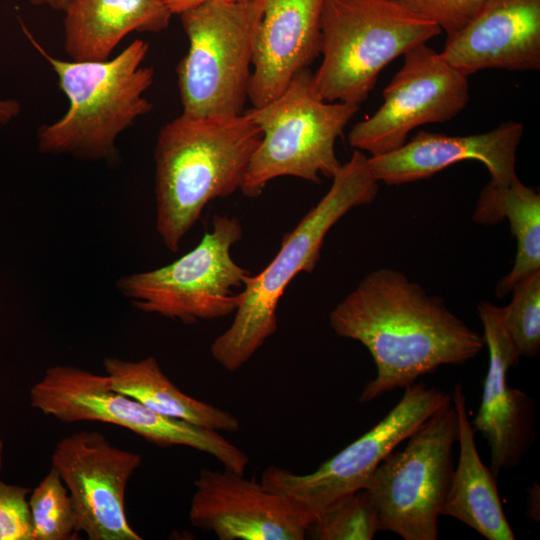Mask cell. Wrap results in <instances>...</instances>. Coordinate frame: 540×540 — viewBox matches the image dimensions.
<instances>
[{
	"mask_svg": "<svg viewBox=\"0 0 540 540\" xmlns=\"http://www.w3.org/2000/svg\"><path fill=\"white\" fill-rule=\"evenodd\" d=\"M64 49L74 61L109 59L131 32H160L172 13L164 0H68Z\"/></svg>",
	"mask_w": 540,
	"mask_h": 540,
	"instance_id": "obj_19",
	"label": "cell"
},
{
	"mask_svg": "<svg viewBox=\"0 0 540 540\" xmlns=\"http://www.w3.org/2000/svg\"><path fill=\"white\" fill-rule=\"evenodd\" d=\"M358 105L326 102L312 87L309 69L298 72L272 101L244 113L260 128L262 139L245 175L242 193L261 195L275 178L297 177L320 183L333 178L341 167L335 143Z\"/></svg>",
	"mask_w": 540,
	"mask_h": 540,
	"instance_id": "obj_6",
	"label": "cell"
},
{
	"mask_svg": "<svg viewBox=\"0 0 540 540\" xmlns=\"http://www.w3.org/2000/svg\"><path fill=\"white\" fill-rule=\"evenodd\" d=\"M523 131L516 121L467 136L420 131L394 151L368 156V163L378 182L401 185L429 178L457 162L476 160L487 168L490 182L503 187L518 177L516 153Z\"/></svg>",
	"mask_w": 540,
	"mask_h": 540,
	"instance_id": "obj_17",
	"label": "cell"
},
{
	"mask_svg": "<svg viewBox=\"0 0 540 540\" xmlns=\"http://www.w3.org/2000/svg\"><path fill=\"white\" fill-rule=\"evenodd\" d=\"M439 33L399 0H325L313 90L326 102L360 106L389 63Z\"/></svg>",
	"mask_w": 540,
	"mask_h": 540,
	"instance_id": "obj_5",
	"label": "cell"
},
{
	"mask_svg": "<svg viewBox=\"0 0 540 540\" xmlns=\"http://www.w3.org/2000/svg\"><path fill=\"white\" fill-rule=\"evenodd\" d=\"M3 453H4V444L2 440L0 439V472L3 467Z\"/></svg>",
	"mask_w": 540,
	"mask_h": 540,
	"instance_id": "obj_32",
	"label": "cell"
},
{
	"mask_svg": "<svg viewBox=\"0 0 540 540\" xmlns=\"http://www.w3.org/2000/svg\"><path fill=\"white\" fill-rule=\"evenodd\" d=\"M248 99L253 107L279 96L294 76L320 55V18L325 0H253Z\"/></svg>",
	"mask_w": 540,
	"mask_h": 540,
	"instance_id": "obj_16",
	"label": "cell"
},
{
	"mask_svg": "<svg viewBox=\"0 0 540 540\" xmlns=\"http://www.w3.org/2000/svg\"><path fill=\"white\" fill-rule=\"evenodd\" d=\"M164 1L172 14L179 15L188 9H191L193 7L204 4L206 2L215 1V0H164ZM225 1H240V0H225Z\"/></svg>",
	"mask_w": 540,
	"mask_h": 540,
	"instance_id": "obj_28",
	"label": "cell"
},
{
	"mask_svg": "<svg viewBox=\"0 0 540 540\" xmlns=\"http://www.w3.org/2000/svg\"><path fill=\"white\" fill-rule=\"evenodd\" d=\"M332 330L360 342L371 354L376 376L359 402L406 388L442 365L476 357L483 335L448 309L439 296L392 268L368 273L329 314Z\"/></svg>",
	"mask_w": 540,
	"mask_h": 540,
	"instance_id": "obj_1",
	"label": "cell"
},
{
	"mask_svg": "<svg viewBox=\"0 0 540 540\" xmlns=\"http://www.w3.org/2000/svg\"><path fill=\"white\" fill-rule=\"evenodd\" d=\"M243 234L236 217L214 215L212 229L179 259L121 277L117 288L138 310L192 325L234 314L251 276L232 257Z\"/></svg>",
	"mask_w": 540,
	"mask_h": 540,
	"instance_id": "obj_7",
	"label": "cell"
},
{
	"mask_svg": "<svg viewBox=\"0 0 540 540\" xmlns=\"http://www.w3.org/2000/svg\"><path fill=\"white\" fill-rule=\"evenodd\" d=\"M458 418L452 402L432 414L376 467L364 490L380 531L404 540H436L454 472Z\"/></svg>",
	"mask_w": 540,
	"mask_h": 540,
	"instance_id": "obj_9",
	"label": "cell"
},
{
	"mask_svg": "<svg viewBox=\"0 0 540 540\" xmlns=\"http://www.w3.org/2000/svg\"><path fill=\"white\" fill-rule=\"evenodd\" d=\"M31 405L64 423L100 421L121 426L160 446H187L244 475L249 457L219 431L163 416L111 388L106 375L58 365L49 367L30 390Z\"/></svg>",
	"mask_w": 540,
	"mask_h": 540,
	"instance_id": "obj_10",
	"label": "cell"
},
{
	"mask_svg": "<svg viewBox=\"0 0 540 540\" xmlns=\"http://www.w3.org/2000/svg\"><path fill=\"white\" fill-rule=\"evenodd\" d=\"M189 46L176 72L182 113H244L252 67L253 0H215L179 14Z\"/></svg>",
	"mask_w": 540,
	"mask_h": 540,
	"instance_id": "obj_8",
	"label": "cell"
},
{
	"mask_svg": "<svg viewBox=\"0 0 540 540\" xmlns=\"http://www.w3.org/2000/svg\"><path fill=\"white\" fill-rule=\"evenodd\" d=\"M332 179L328 192L284 235L274 258L249 277L232 323L212 342L211 355L225 370L241 368L275 334L277 308L287 286L299 273L313 272L330 229L378 193L379 182L360 150L354 149Z\"/></svg>",
	"mask_w": 540,
	"mask_h": 540,
	"instance_id": "obj_3",
	"label": "cell"
},
{
	"mask_svg": "<svg viewBox=\"0 0 540 540\" xmlns=\"http://www.w3.org/2000/svg\"><path fill=\"white\" fill-rule=\"evenodd\" d=\"M434 22L447 37L473 19L491 0H399Z\"/></svg>",
	"mask_w": 540,
	"mask_h": 540,
	"instance_id": "obj_27",
	"label": "cell"
},
{
	"mask_svg": "<svg viewBox=\"0 0 540 540\" xmlns=\"http://www.w3.org/2000/svg\"><path fill=\"white\" fill-rule=\"evenodd\" d=\"M35 6H48L56 11H63L68 0H28Z\"/></svg>",
	"mask_w": 540,
	"mask_h": 540,
	"instance_id": "obj_31",
	"label": "cell"
},
{
	"mask_svg": "<svg viewBox=\"0 0 540 540\" xmlns=\"http://www.w3.org/2000/svg\"><path fill=\"white\" fill-rule=\"evenodd\" d=\"M526 514L530 519L539 520V485L533 483L528 490Z\"/></svg>",
	"mask_w": 540,
	"mask_h": 540,
	"instance_id": "obj_30",
	"label": "cell"
},
{
	"mask_svg": "<svg viewBox=\"0 0 540 540\" xmlns=\"http://www.w3.org/2000/svg\"><path fill=\"white\" fill-rule=\"evenodd\" d=\"M477 313L489 364L481 403L470 423L485 438L491 456L490 470L497 477L502 470L516 467L529 450L534 438V409L525 392L508 386L507 373L521 356L506 330L503 307L484 301L478 305Z\"/></svg>",
	"mask_w": 540,
	"mask_h": 540,
	"instance_id": "obj_15",
	"label": "cell"
},
{
	"mask_svg": "<svg viewBox=\"0 0 540 540\" xmlns=\"http://www.w3.org/2000/svg\"><path fill=\"white\" fill-rule=\"evenodd\" d=\"M73 500L80 532L90 540H142L125 510L126 486L142 456L81 430L62 438L51 456Z\"/></svg>",
	"mask_w": 540,
	"mask_h": 540,
	"instance_id": "obj_13",
	"label": "cell"
},
{
	"mask_svg": "<svg viewBox=\"0 0 540 540\" xmlns=\"http://www.w3.org/2000/svg\"><path fill=\"white\" fill-rule=\"evenodd\" d=\"M378 531L376 509L363 489L317 516L307 536L318 540H371Z\"/></svg>",
	"mask_w": 540,
	"mask_h": 540,
	"instance_id": "obj_24",
	"label": "cell"
},
{
	"mask_svg": "<svg viewBox=\"0 0 540 540\" xmlns=\"http://www.w3.org/2000/svg\"><path fill=\"white\" fill-rule=\"evenodd\" d=\"M194 485L190 522L220 540H303L315 520L290 498L227 469H204Z\"/></svg>",
	"mask_w": 540,
	"mask_h": 540,
	"instance_id": "obj_14",
	"label": "cell"
},
{
	"mask_svg": "<svg viewBox=\"0 0 540 540\" xmlns=\"http://www.w3.org/2000/svg\"><path fill=\"white\" fill-rule=\"evenodd\" d=\"M261 139L245 113H182L160 129L154 149L156 230L166 248L178 251L209 202L241 190Z\"/></svg>",
	"mask_w": 540,
	"mask_h": 540,
	"instance_id": "obj_2",
	"label": "cell"
},
{
	"mask_svg": "<svg viewBox=\"0 0 540 540\" xmlns=\"http://www.w3.org/2000/svg\"><path fill=\"white\" fill-rule=\"evenodd\" d=\"M403 57L401 69L383 91V104L349 132L350 146L370 156L400 148L412 130L454 118L469 101L468 77L426 43Z\"/></svg>",
	"mask_w": 540,
	"mask_h": 540,
	"instance_id": "obj_12",
	"label": "cell"
},
{
	"mask_svg": "<svg viewBox=\"0 0 540 540\" xmlns=\"http://www.w3.org/2000/svg\"><path fill=\"white\" fill-rule=\"evenodd\" d=\"M503 219L509 222L517 251L512 269L496 286L495 295L499 298L540 272V195L518 177L503 187L489 182L480 192L473 220L494 224Z\"/></svg>",
	"mask_w": 540,
	"mask_h": 540,
	"instance_id": "obj_22",
	"label": "cell"
},
{
	"mask_svg": "<svg viewBox=\"0 0 540 540\" xmlns=\"http://www.w3.org/2000/svg\"><path fill=\"white\" fill-rule=\"evenodd\" d=\"M25 33L57 74L59 88L69 101L58 121L39 128V151L114 161L118 136L153 108L144 97L154 80V69L143 65L149 44L135 39L112 59L66 61L49 55Z\"/></svg>",
	"mask_w": 540,
	"mask_h": 540,
	"instance_id": "obj_4",
	"label": "cell"
},
{
	"mask_svg": "<svg viewBox=\"0 0 540 540\" xmlns=\"http://www.w3.org/2000/svg\"><path fill=\"white\" fill-rule=\"evenodd\" d=\"M441 57L469 76L484 69L540 68V0H491L447 37Z\"/></svg>",
	"mask_w": 540,
	"mask_h": 540,
	"instance_id": "obj_18",
	"label": "cell"
},
{
	"mask_svg": "<svg viewBox=\"0 0 540 540\" xmlns=\"http://www.w3.org/2000/svg\"><path fill=\"white\" fill-rule=\"evenodd\" d=\"M104 370L112 389L158 414L219 432L235 433L240 429V422L233 414L177 388L152 356L139 361L108 357L104 360Z\"/></svg>",
	"mask_w": 540,
	"mask_h": 540,
	"instance_id": "obj_21",
	"label": "cell"
},
{
	"mask_svg": "<svg viewBox=\"0 0 540 540\" xmlns=\"http://www.w3.org/2000/svg\"><path fill=\"white\" fill-rule=\"evenodd\" d=\"M511 302L503 307L506 330L520 356L540 352V272L512 290Z\"/></svg>",
	"mask_w": 540,
	"mask_h": 540,
	"instance_id": "obj_25",
	"label": "cell"
},
{
	"mask_svg": "<svg viewBox=\"0 0 540 540\" xmlns=\"http://www.w3.org/2000/svg\"><path fill=\"white\" fill-rule=\"evenodd\" d=\"M20 109L16 100H0V124H7L19 114Z\"/></svg>",
	"mask_w": 540,
	"mask_h": 540,
	"instance_id": "obj_29",
	"label": "cell"
},
{
	"mask_svg": "<svg viewBox=\"0 0 540 540\" xmlns=\"http://www.w3.org/2000/svg\"><path fill=\"white\" fill-rule=\"evenodd\" d=\"M452 402L451 393L425 383L404 388L399 402L374 427L308 474L271 465L261 484L315 518L363 490L378 464L425 420Z\"/></svg>",
	"mask_w": 540,
	"mask_h": 540,
	"instance_id": "obj_11",
	"label": "cell"
},
{
	"mask_svg": "<svg viewBox=\"0 0 540 540\" xmlns=\"http://www.w3.org/2000/svg\"><path fill=\"white\" fill-rule=\"evenodd\" d=\"M451 399L458 418L459 459L442 515L463 522L488 540H514L499 498L496 476L479 456L466 396L459 383L454 385Z\"/></svg>",
	"mask_w": 540,
	"mask_h": 540,
	"instance_id": "obj_20",
	"label": "cell"
},
{
	"mask_svg": "<svg viewBox=\"0 0 540 540\" xmlns=\"http://www.w3.org/2000/svg\"><path fill=\"white\" fill-rule=\"evenodd\" d=\"M30 493L27 487L0 480V540H35Z\"/></svg>",
	"mask_w": 540,
	"mask_h": 540,
	"instance_id": "obj_26",
	"label": "cell"
},
{
	"mask_svg": "<svg viewBox=\"0 0 540 540\" xmlns=\"http://www.w3.org/2000/svg\"><path fill=\"white\" fill-rule=\"evenodd\" d=\"M29 506L35 540H75L77 512L67 487L55 468L31 491Z\"/></svg>",
	"mask_w": 540,
	"mask_h": 540,
	"instance_id": "obj_23",
	"label": "cell"
}]
</instances>
